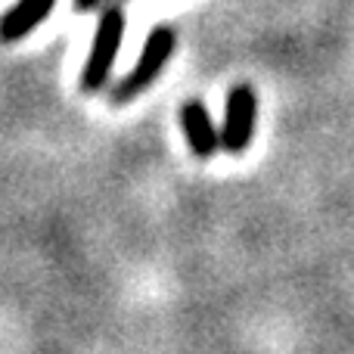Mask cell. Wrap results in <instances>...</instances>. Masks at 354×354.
<instances>
[{
    "instance_id": "obj_6",
    "label": "cell",
    "mask_w": 354,
    "mask_h": 354,
    "mask_svg": "<svg viewBox=\"0 0 354 354\" xmlns=\"http://www.w3.org/2000/svg\"><path fill=\"white\" fill-rule=\"evenodd\" d=\"M106 0H75L72 3V10L75 12H91V10H97V6H103Z\"/></svg>"
},
{
    "instance_id": "obj_2",
    "label": "cell",
    "mask_w": 354,
    "mask_h": 354,
    "mask_svg": "<svg viewBox=\"0 0 354 354\" xmlns=\"http://www.w3.org/2000/svg\"><path fill=\"white\" fill-rule=\"evenodd\" d=\"M174 50H177V35L171 25H153L147 41H143L140 56H137V62L131 66V72L124 75L122 81H115V87H112V103H118V106L131 103V100H137L143 91H149V87L162 78V72L168 68Z\"/></svg>"
},
{
    "instance_id": "obj_4",
    "label": "cell",
    "mask_w": 354,
    "mask_h": 354,
    "mask_svg": "<svg viewBox=\"0 0 354 354\" xmlns=\"http://www.w3.org/2000/svg\"><path fill=\"white\" fill-rule=\"evenodd\" d=\"M180 128L183 137H187L189 153L196 156L199 162L214 159V153L221 149V128L214 124L212 112L202 100H187L180 106Z\"/></svg>"
},
{
    "instance_id": "obj_3",
    "label": "cell",
    "mask_w": 354,
    "mask_h": 354,
    "mask_svg": "<svg viewBox=\"0 0 354 354\" xmlns=\"http://www.w3.org/2000/svg\"><path fill=\"white\" fill-rule=\"evenodd\" d=\"M258 118V97L252 84H233L227 91L224 124H221V149L230 156H243L252 147Z\"/></svg>"
},
{
    "instance_id": "obj_1",
    "label": "cell",
    "mask_w": 354,
    "mask_h": 354,
    "mask_svg": "<svg viewBox=\"0 0 354 354\" xmlns=\"http://www.w3.org/2000/svg\"><path fill=\"white\" fill-rule=\"evenodd\" d=\"M124 28H128L124 10L118 3H109L103 10V16H100L91 50H87V59H84V66H81V75H78L81 93H97L109 84L112 68H115L122 44H124Z\"/></svg>"
},
{
    "instance_id": "obj_5",
    "label": "cell",
    "mask_w": 354,
    "mask_h": 354,
    "mask_svg": "<svg viewBox=\"0 0 354 354\" xmlns=\"http://www.w3.org/2000/svg\"><path fill=\"white\" fill-rule=\"evenodd\" d=\"M53 3L56 0H16L0 16V44H16L28 37L53 12Z\"/></svg>"
}]
</instances>
